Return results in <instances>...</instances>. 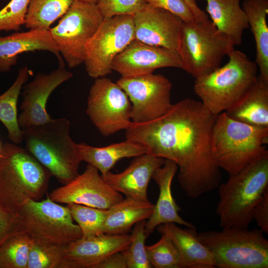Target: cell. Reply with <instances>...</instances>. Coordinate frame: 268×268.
Here are the masks:
<instances>
[{
	"mask_svg": "<svg viewBox=\"0 0 268 268\" xmlns=\"http://www.w3.org/2000/svg\"><path fill=\"white\" fill-rule=\"evenodd\" d=\"M217 116L201 101L185 98L155 120L131 122L126 137L143 146L148 153L176 163L181 187L196 198L217 188L221 180L211 145Z\"/></svg>",
	"mask_w": 268,
	"mask_h": 268,
	"instance_id": "obj_1",
	"label": "cell"
},
{
	"mask_svg": "<svg viewBox=\"0 0 268 268\" xmlns=\"http://www.w3.org/2000/svg\"><path fill=\"white\" fill-rule=\"evenodd\" d=\"M51 176L26 148L4 143L0 152V207L17 213L28 200L40 201Z\"/></svg>",
	"mask_w": 268,
	"mask_h": 268,
	"instance_id": "obj_2",
	"label": "cell"
},
{
	"mask_svg": "<svg viewBox=\"0 0 268 268\" xmlns=\"http://www.w3.org/2000/svg\"><path fill=\"white\" fill-rule=\"evenodd\" d=\"M268 189V150L220 185L215 212L224 227L248 228L254 210Z\"/></svg>",
	"mask_w": 268,
	"mask_h": 268,
	"instance_id": "obj_3",
	"label": "cell"
},
{
	"mask_svg": "<svg viewBox=\"0 0 268 268\" xmlns=\"http://www.w3.org/2000/svg\"><path fill=\"white\" fill-rule=\"evenodd\" d=\"M70 128L69 121L61 118L22 129L26 148L63 185L79 175L83 161L79 145L70 136Z\"/></svg>",
	"mask_w": 268,
	"mask_h": 268,
	"instance_id": "obj_4",
	"label": "cell"
},
{
	"mask_svg": "<svg viewBox=\"0 0 268 268\" xmlns=\"http://www.w3.org/2000/svg\"><path fill=\"white\" fill-rule=\"evenodd\" d=\"M228 62L210 73L196 78L194 90L202 105L218 115L236 105L258 78V67L243 52L234 50Z\"/></svg>",
	"mask_w": 268,
	"mask_h": 268,
	"instance_id": "obj_5",
	"label": "cell"
},
{
	"mask_svg": "<svg viewBox=\"0 0 268 268\" xmlns=\"http://www.w3.org/2000/svg\"><path fill=\"white\" fill-rule=\"evenodd\" d=\"M268 128L256 127L218 114L212 133L213 156L220 169L234 174L266 150Z\"/></svg>",
	"mask_w": 268,
	"mask_h": 268,
	"instance_id": "obj_6",
	"label": "cell"
},
{
	"mask_svg": "<svg viewBox=\"0 0 268 268\" xmlns=\"http://www.w3.org/2000/svg\"><path fill=\"white\" fill-rule=\"evenodd\" d=\"M197 233L219 268H268V241L260 229L224 227Z\"/></svg>",
	"mask_w": 268,
	"mask_h": 268,
	"instance_id": "obj_7",
	"label": "cell"
},
{
	"mask_svg": "<svg viewBox=\"0 0 268 268\" xmlns=\"http://www.w3.org/2000/svg\"><path fill=\"white\" fill-rule=\"evenodd\" d=\"M234 50L209 19L183 21L178 52L182 69L195 79L220 67L223 58Z\"/></svg>",
	"mask_w": 268,
	"mask_h": 268,
	"instance_id": "obj_8",
	"label": "cell"
},
{
	"mask_svg": "<svg viewBox=\"0 0 268 268\" xmlns=\"http://www.w3.org/2000/svg\"><path fill=\"white\" fill-rule=\"evenodd\" d=\"M17 214L20 231L34 241L64 246L82 237L67 207L49 195L42 201L28 200Z\"/></svg>",
	"mask_w": 268,
	"mask_h": 268,
	"instance_id": "obj_9",
	"label": "cell"
},
{
	"mask_svg": "<svg viewBox=\"0 0 268 268\" xmlns=\"http://www.w3.org/2000/svg\"><path fill=\"white\" fill-rule=\"evenodd\" d=\"M103 20L96 4L75 0L58 23L50 28L68 67L74 68L84 62L86 44Z\"/></svg>",
	"mask_w": 268,
	"mask_h": 268,
	"instance_id": "obj_10",
	"label": "cell"
},
{
	"mask_svg": "<svg viewBox=\"0 0 268 268\" xmlns=\"http://www.w3.org/2000/svg\"><path fill=\"white\" fill-rule=\"evenodd\" d=\"M134 39V15L104 19L86 46L83 63L88 75L97 78L111 73L114 59Z\"/></svg>",
	"mask_w": 268,
	"mask_h": 268,
	"instance_id": "obj_11",
	"label": "cell"
},
{
	"mask_svg": "<svg viewBox=\"0 0 268 268\" xmlns=\"http://www.w3.org/2000/svg\"><path fill=\"white\" fill-rule=\"evenodd\" d=\"M86 114L103 136L126 130L131 122V103L126 92L111 79L96 78L90 87Z\"/></svg>",
	"mask_w": 268,
	"mask_h": 268,
	"instance_id": "obj_12",
	"label": "cell"
},
{
	"mask_svg": "<svg viewBox=\"0 0 268 268\" xmlns=\"http://www.w3.org/2000/svg\"><path fill=\"white\" fill-rule=\"evenodd\" d=\"M131 103V122L143 123L165 114L173 104L172 84L165 76L153 73L121 77L117 82Z\"/></svg>",
	"mask_w": 268,
	"mask_h": 268,
	"instance_id": "obj_13",
	"label": "cell"
},
{
	"mask_svg": "<svg viewBox=\"0 0 268 268\" xmlns=\"http://www.w3.org/2000/svg\"><path fill=\"white\" fill-rule=\"evenodd\" d=\"M57 203H74L108 209L124 199L105 182L98 170L88 164L84 171L70 183L58 188L49 195Z\"/></svg>",
	"mask_w": 268,
	"mask_h": 268,
	"instance_id": "obj_14",
	"label": "cell"
},
{
	"mask_svg": "<svg viewBox=\"0 0 268 268\" xmlns=\"http://www.w3.org/2000/svg\"><path fill=\"white\" fill-rule=\"evenodd\" d=\"M73 76L65 68L64 63L49 73H39L34 78L23 86L21 113L18 116L20 128L24 129L45 124L52 118L47 111L48 100L52 93L60 85Z\"/></svg>",
	"mask_w": 268,
	"mask_h": 268,
	"instance_id": "obj_15",
	"label": "cell"
},
{
	"mask_svg": "<svg viewBox=\"0 0 268 268\" xmlns=\"http://www.w3.org/2000/svg\"><path fill=\"white\" fill-rule=\"evenodd\" d=\"M112 67L122 77H128L151 73L163 67L182 69V63L177 51L134 39L115 58Z\"/></svg>",
	"mask_w": 268,
	"mask_h": 268,
	"instance_id": "obj_16",
	"label": "cell"
},
{
	"mask_svg": "<svg viewBox=\"0 0 268 268\" xmlns=\"http://www.w3.org/2000/svg\"><path fill=\"white\" fill-rule=\"evenodd\" d=\"M130 243L128 234L82 236L64 247L62 268H95L112 254L127 249Z\"/></svg>",
	"mask_w": 268,
	"mask_h": 268,
	"instance_id": "obj_17",
	"label": "cell"
},
{
	"mask_svg": "<svg viewBox=\"0 0 268 268\" xmlns=\"http://www.w3.org/2000/svg\"><path fill=\"white\" fill-rule=\"evenodd\" d=\"M134 22L135 39L178 51L183 21L176 15L147 3Z\"/></svg>",
	"mask_w": 268,
	"mask_h": 268,
	"instance_id": "obj_18",
	"label": "cell"
},
{
	"mask_svg": "<svg viewBox=\"0 0 268 268\" xmlns=\"http://www.w3.org/2000/svg\"><path fill=\"white\" fill-rule=\"evenodd\" d=\"M122 172L111 171L102 176L109 185L126 197L148 201L147 188L155 171L165 163V159L146 153L134 157Z\"/></svg>",
	"mask_w": 268,
	"mask_h": 268,
	"instance_id": "obj_19",
	"label": "cell"
},
{
	"mask_svg": "<svg viewBox=\"0 0 268 268\" xmlns=\"http://www.w3.org/2000/svg\"><path fill=\"white\" fill-rule=\"evenodd\" d=\"M178 169L176 163L165 159L164 164L155 171L152 177L158 187L159 194L153 212L145 223L144 233L147 238L158 225L167 223H177L196 229L194 225L180 216L179 212L181 209L172 194V182Z\"/></svg>",
	"mask_w": 268,
	"mask_h": 268,
	"instance_id": "obj_20",
	"label": "cell"
},
{
	"mask_svg": "<svg viewBox=\"0 0 268 268\" xmlns=\"http://www.w3.org/2000/svg\"><path fill=\"white\" fill-rule=\"evenodd\" d=\"M35 51H48L54 54L60 63L63 60L49 30H29L0 36V72L11 70L19 55Z\"/></svg>",
	"mask_w": 268,
	"mask_h": 268,
	"instance_id": "obj_21",
	"label": "cell"
},
{
	"mask_svg": "<svg viewBox=\"0 0 268 268\" xmlns=\"http://www.w3.org/2000/svg\"><path fill=\"white\" fill-rule=\"evenodd\" d=\"M158 231L168 236L176 247L184 268H214V258L198 239L196 229L181 228L174 223L158 225Z\"/></svg>",
	"mask_w": 268,
	"mask_h": 268,
	"instance_id": "obj_22",
	"label": "cell"
},
{
	"mask_svg": "<svg viewBox=\"0 0 268 268\" xmlns=\"http://www.w3.org/2000/svg\"><path fill=\"white\" fill-rule=\"evenodd\" d=\"M206 11L216 28L235 46L240 45L245 29L249 28L240 0H206Z\"/></svg>",
	"mask_w": 268,
	"mask_h": 268,
	"instance_id": "obj_23",
	"label": "cell"
},
{
	"mask_svg": "<svg viewBox=\"0 0 268 268\" xmlns=\"http://www.w3.org/2000/svg\"><path fill=\"white\" fill-rule=\"evenodd\" d=\"M78 145L82 161L96 167L102 176L111 171L120 160L147 153L143 146L127 139L104 147L92 146L85 143Z\"/></svg>",
	"mask_w": 268,
	"mask_h": 268,
	"instance_id": "obj_24",
	"label": "cell"
},
{
	"mask_svg": "<svg viewBox=\"0 0 268 268\" xmlns=\"http://www.w3.org/2000/svg\"><path fill=\"white\" fill-rule=\"evenodd\" d=\"M225 112L237 121L268 128V81L259 74L255 83L246 95Z\"/></svg>",
	"mask_w": 268,
	"mask_h": 268,
	"instance_id": "obj_25",
	"label": "cell"
},
{
	"mask_svg": "<svg viewBox=\"0 0 268 268\" xmlns=\"http://www.w3.org/2000/svg\"><path fill=\"white\" fill-rule=\"evenodd\" d=\"M154 204L126 197L108 209L103 233L110 235L127 234L132 226L151 216Z\"/></svg>",
	"mask_w": 268,
	"mask_h": 268,
	"instance_id": "obj_26",
	"label": "cell"
},
{
	"mask_svg": "<svg viewBox=\"0 0 268 268\" xmlns=\"http://www.w3.org/2000/svg\"><path fill=\"white\" fill-rule=\"evenodd\" d=\"M249 28L253 35L256 48L255 63L260 76L268 81V0H244Z\"/></svg>",
	"mask_w": 268,
	"mask_h": 268,
	"instance_id": "obj_27",
	"label": "cell"
},
{
	"mask_svg": "<svg viewBox=\"0 0 268 268\" xmlns=\"http://www.w3.org/2000/svg\"><path fill=\"white\" fill-rule=\"evenodd\" d=\"M31 74L27 66L20 68L12 84L0 95V122L6 129L9 139L16 144L23 141L22 130L18 122V100L24 83Z\"/></svg>",
	"mask_w": 268,
	"mask_h": 268,
	"instance_id": "obj_28",
	"label": "cell"
},
{
	"mask_svg": "<svg viewBox=\"0 0 268 268\" xmlns=\"http://www.w3.org/2000/svg\"><path fill=\"white\" fill-rule=\"evenodd\" d=\"M75 0H30L24 26L29 30H49Z\"/></svg>",
	"mask_w": 268,
	"mask_h": 268,
	"instance_id": "obj_29",
	"label": "cell"
},
{
	"mask_svg": "<svg viewBox=\"0 0 268 268\" xmlns=\"http://www.w3.org/2000/svg\"><path fill=\"white\" fill-rule=\"evenodd\" d=\"M32 240L20 231L0 248V268H27Z\"/></svg>",
	"mask_w": 268,
	"mask_h": 268,
	"instance_id": "obj_30",
	"label": "cell"
},
{
	"mask_svg": "<svg viewBox=\"0 0 268 268\" xmlns=\"http://www.w3.org/2000/svg\"><path fill=\"white\" fill-rule=\"evenodd\" d=\"M66 206L80 228L82 236L92 237L103 233L108 209L74 203L67 204Z\"/></svg>",
	"mask_w": 268,
	"mask_h": 268,
	"instance_id": "obj_31",
	"label": "cell"
},
{
	"mask_svg": "<svg viewBox=\"0 0 268 268\" xmlns=\"http://www.w3.org/2000/svg\"><path fill=\"white\" fill-rule=\"evenodd\" d=\"M156 243L145 246L147 260L155 268H184L178 252L170 238L161 234Z\"/></svg>",
	"mask_w": 268,
	"mask_h": 268,
	"instance_id": "obj_32",
	"label": "cell"
},
{
	"mask_svg": "<svg viewBox=\"0 0 268 268\" xmlns=\"http://www.w3.org/2000/svg\"><path fill=\"white\" fill-rule=\"evenodd\" d=\"M64 246L32 240L27 268H62Z\"/></svg>",
	"mask_w": 268,
	"mask_h": 268,
	"instance_id": "obj_33",
	"label": "cell"
},
{
	"mask_svg": "<svg viewBox=\"0 0 268 268\" xmlns=\"http://www.w3.org/2000/svg\"><path fill=\"white\" fill-rule=\"evenodd\" d=\"M145 220L134 225L131 235V243L125 250L128 268H151L147 258L145 241L147 237L144 233Z\"/></svg>",
	"mask_w": 268,
	"mask_h": 268,
	"instance_id": "obj_34",
	"label": "cell"
},
{
	"mask_svg": "<svg viewBox=\"0 0 268 268\" xmlns=\"http://www.w3.org/2000/svg\"><path fill=\"white\" fill-rule=\"evenodd\" d=\"M30 0H11L0 10V32H18L24 25Z\"/></svg>",
	"mask_w": 268,
	"mask_h": 268,
	"instance_id": "obj_35",
	"label": "cell"
},
{
	"mask_svg": "<svg viewBox=\"0 0 268 268\" xmlns=\"http://www.w3.org/2000/svg\"><path fill=\"white\" fill-rule=\"evenodd\" d=\"M147 4V0H97L104 19L120 15H134Z\"/></svg>",
	"mask_w": 268,
	"mask_h": 268,
	"instance_id": "obj_36",
	"label": "cell"
},
{
	"mask_svg": "<svg viewBox=\"0 0 268 268\" xmlns=\"http://www.w3.org/2000/svg\"><path fill=\"white\" fill-rule=\"evenodd\" d=\"M150 5L166 10L179 17L183 22L193 20V14L185 0H147Z\"/></svg>",
	"mask_w": 268,
	"mask_h": 268,
	"instance_id": "obj_37",
	"label": "cell"
},
{
	"mask_svg": "<svg viewBox=\"0 0 268 268\" xmlns=\"http://www.w3.org/2000/svg\"><path fill=\"white\" fill-rule=\"evenodd\" d=\"M20 231L17 213L0 207V248L10 237Z\"/></svg>",
	"mask_w": 268,
	"mask_h": 268,
	"instance_id": "obj_38",
	"label": "cell"
},
{
	"mask_svg": "<svg viewBox=\"0 0 268 268\" xmlns=\"http://www.w3.org/2000/svg\"><path fill=\"white\" fill-rule=\"evenodd\" d=\"M253 220L265 233L268 234V189L256 206L253 212Z\"/></svg>",
	"mask_w": 268,
	"mask_h": 268,
	"instance_id": "obj_39",
	"label": "cell"
},
{
	"mask_svg": "<svg viewBox=\"0 0 268 268\" xmlns=\"http://www.w3.org/2000/svg\"><path fill=\"white\" fill-rule=\"evenodd\" d=\"M95 268H128L125 251L112 254L98 264Z\"/></svg>",
	"mask_w": 268,
	"mask_h": 268,
	"instance_id": "obj_40",
	"label": "cell"
},
{
	"mask_svg": "<svg viewBox=\"0 0 268 268\" xmlns=\"http://www.w3.org/2000/svg\"><path fill=\"white\" fill-rule=\"evenodd\" d=\"M191 10L194 18L197 20H205L208 19L207 14L198 6L197 0H185Z\"/></svg>",
	"mask_w": 268,
	"mask_h": 268,
	"instance_id": "obj_41",
	"label": "cell"
},
{
	"mask_svg": "<svg viewBox=\"0 0 268 268\" xmlns=\"http://www.w3.org/2000/svg\"><path fill=\"white\" fill-rule=\"evenodd\" d=\"M80 1L96 4L97 0H77Z\"/></svg>",
	"mask_w": 268,
	"mask_h": 268,
	"instance_id": "obj_42",
	"label": "cell"
},
{
	"mask_svg": "<svg viewBox=\"0 0 268 268\" xmlns=\"http://www.w3.org/2000/svg\"><path fill=\"white\" fill-rule=\"evenodd\" d=\"M2 145H3L2 144L1 142V141H0V152L1 150Z\"/></svg>",
	"mask_w": 268,
	"mask_h": 268,
	"instance_id": "obj_43",
	"label": "cell"
}]
</instances>
